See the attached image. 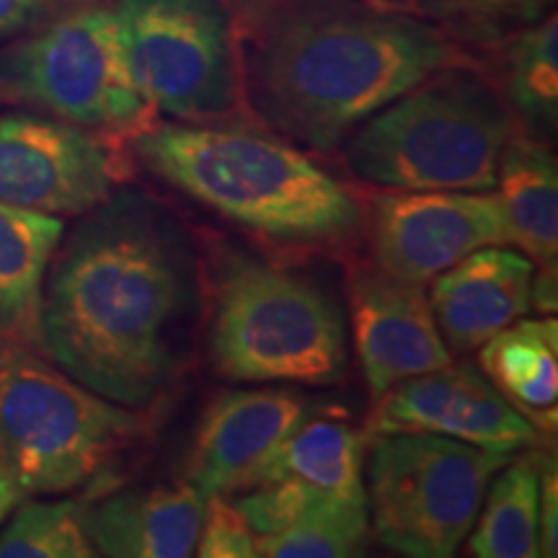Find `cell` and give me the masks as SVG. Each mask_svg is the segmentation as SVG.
I'll return each mask as SVG.
<instances>
[{
  "label": "cell",
  "instance_id": "obj_1",
  "mask_svg": "<svg viewBox=\"0 0 558 558\" xmlns=\"http://www.w3.org/2000/svg\"><path fill=\"white\" fill-rule=\"evenodd\" d=\"M199 313V256L184 222L150 194L111 192L60 239L39 347L81 386L143 411L184 369Z\"/></svg>",
  "mask_w": 558,
  "mask_h": 558
},
{
  "label": "cell",
  "instance_id": "obj_2",
  "mask_svg": "<svg viewBox=\"0 0 558 558\" xmlns=\"http://www.w3.org/2000/svg\"><path fill=\"white\" fill-rule=\"evenodd\" d=\"M243 117L329 153L369 114L476 52L399 0H246L233 9Z\"/></svg>",
  "mask_w": 558,
  "mask_h": 558
},
{
  "label": "cell",
  "instance_id": "obj_3",
  "mask_svg": "<svg viewBox=\"0 0 558 558\" xmlns=\"http://www.w3.org/2000/svg\"><path fill=\"white\" fill-rule=\"evenodd\" d=\"M132 150L173 190L279 246L344 248L365 233L349 186L251 120H153L132 135Z\"/></svg>",
  "mask_w": 558,
  "mask_h": 558
},
{
  "label": "cell",
  "instance_id": "obj_4",
  "mask_svg": "<svg viewBox=\"0 0 558 558\" xmlns=\"http://www.w3.org/2000/svg\"><path fill=\"white\" fill-rule=\"evenodd\" d=\"M522 128L484 65H450L369 114L339 145L347 171L383 190L494 192Z\"/></svg>",
  "mask_w": 558,
  "mask_h": 558
},
{
  "label": "cell",
  "instance_id": "obj_5",
  "mask_svg": "<svg viewBox=\"0 0 558 558\" xmlns=\"http://www.w3.org/2000/svg\"><path fill=\"white\" fill-rule=\"evenodd\" d=\"M148 418L73 380L37 344L0 339V465L21 497L101 492Z\"/></svg>",
  "mask_w": 558,
  "mask_h": 558
},
{
  "label": "cell",
  "instance_id": "obj_6",
  "mask_svg": "<svg viewBox=\"0 0 558 558\" xmlns=\"http://www.w3.org/2000/svg\"><path fill=\"white\" fill-rule=\"evenodd\" d=\"M347 313L308 275L235 262L215 290L209 354L239 383L337 386L349 375Z\"/></svg>",
  "mask_w": 558,
  "mask_h": 558
},
{
  "label": "cell",
  "instance_id": "obj_7",
  "mask_svg": "<svg viewBox=\"0 0 558 558\" xmlns=\"http://www.w3.org/2000/svg\"><path fill=\"white\" fill-rule=\"evenodd\" d=\"M5 41L0 104L120 135L156 120L130 78L109 0H73Z\"/></svg>",
  "mask_w": 558,
  "mask_h": 558
},
{
  "label": "cell",
  "instance_id": "obj_8",
  "mask_svg": "<svg viewBox=\"0 0 558 558\" xmlns=\"http://www.w3.org/2000/svg\"><path fill=\"white\" fill-rule=\"evenodd\" d=\"M367 512L375 538L409 558H450L469 538L488 481L512 452L432 432L365 437Z\"/></svg>",
  "mask_w": 558,
  "mask_h": 558
},
{
  "label": "cell",
  "instance_id": "obj_9",
  "mask_svg": "<svg viewBox=\"0 0 558 558\" xmlns=\"http://www.w3.org/2000/svg\"><path fill=\"white\" fill-rule=\"evenodd\" d=\"M124 62L153 114L222 122L243 114L235 16L226 0H111Z\"/></svg>",
  "mask_w": 558,
  "mask_h": 558
},
{
  "label": "cell",
  "instance_id": "obj_10",
  "mask_svg": "<svg viewBox=\"0 0 558 558\" xmlns=\"http://www.w3.org/2000/svg\"><path fill=\"white\" fill-rule=\"evenodd\" d=\"M109 143L94 130L54 117H0V202L78 218L120 184Z\"/></svg>",
  "mask_w": 558,
  "mask_h": 558
},
{
  "label": "cell",
  "instance_id": "obj_11",
  "mask_svg": "<svg viewBox=\"0 0 558 558\" xmlns=\"http://www.w3.org/2000/svg\"><path fill=\"white\" fill-rule=\"evenodd\" d=\"M365 233L378 267L418 284L432 282L471 251L509 246L494 192H386L373 199Z\"/></svg>",
  "mask_w": 558,
  "mask_h": 558
},
{
  "label": "cell",
  "instance_id": "obj_12",
  "mask_svg": "<svg viewBox=\"0 0 558 558\" xmlns=\"http://www.w3.org/2000/svg\"><path fill=\"white\" fill-rule=\"evenodd\" d=\"M386 432H432L501 452L546 442L520 411L505 401L473 362H456L396 383L375 399L365 437Z\"/></svg>",
  "mask_w": 558,
  "mask_h": 558
},
{
  "label": "cell",
  "instance_id": "obj_13",
  "mask_svg": "<svg viewBox=\"0 0 558 558\" xmlns=\"http://www.w3.org/2000/svg\"><path fill=\"white\" fill-rule=\"evenodd\" d=\"M347 303L373 401L396 383L456 360L437 329L424 284L390 275L375 262L357 264L347 275Z\"/></svg>",
  "mask_w": 558,
  "mask_h": 558
},
{
  "label": "cell",
  "instance_id": "obj_14",
  "mask_svg": "<svg viewBox=\"0 0 558 558\" xmlns=\"http://www.w3.org/2000/svg\"><path fill=\"white\" fill-rule=\"evenodd\" d=\"M308 416L311 403L295 390H226L202 416L186 478L205 497L246 492Z\"/></svg>",
  "mask_w": 558,
  "mask_h": 558
},
{
  "label": "cell",
  "instance_id": "obj_15",
  "mask_svg": "<svg viewBox=\"0 0 558 558\" xmlns=\"http://www.w3.org/2000/svg\"><path fill=\"white\" fill-rule=\"evenodd\" d=\"M535 264L520 248L484 246L432 279L429 308L452 354L473 352L530 313Z\"/></svg>",
  "mask_w": 558,
  "mask_h": 558
},
{
  "label": "cell",
  "instance_id": "obj_16",
  "mask_svg": "<svg viewBox=\"0 0 558 558\" xmlns=\"http://www.w3.org/2000/svg\"><path fill=\"white\" fill-rule=\"evenodd\" d=\"M205 501L207 497L194 484L122 488L88 501V535L96 556H194Z\"/></svg>",
  "mask_w": 558,
  "mask_h": 558
},
{
  "label": "cell",
  "instance_id": "obj_17",
  "mask_svg": "<svg viewBox=\"0 0 558 558\" xmlns=\"http://www.w3.org/2000/svg\"><path fill=\"white\" fill-rule=\"evenodd\" d=\"M478 369L543 437L558 422V324L518 318L478 347Z\"/></svg>",
  "mask_w": 558,
  "mask_h": 558
},
{
  "label": "cell",
  "instance_id": "obj_18",
  "mask_svg": "<svg viewBox=\"0 0 558 558\" xmlns=\"http://www.w3.org/2000/svg\"><path fill=\"white\" fill-rule=\"evenodd\" d=\"M494 194L505 213L509 246L520 248L535 267L558 264V169L546 140L522 130L509 140Z\"/></svg>",
  "mask_w": 558,
  "mask_h": 558
},
{
  "label": "cell",
  "instance_id": "obj_19",
  "mask_svg": "<svg viewBox=\"0 0 558 558\" xmlns=\"http://www.w3.org/2000/svg\"><path fill=\"white\" fill-rule=\"evenodd\" d=\"M62 233L58 215L0 202V339L39 347L41 290Z\"/></svg>",
  "mask_w": 558,
  "mask_h": 558
},
{
  "label": "cell",
  "instance_id": "obj_20",
  "mask_svg": "<svg viewBox=\"0 0 558 558\" xmlns=\"http://www.w3.org/2000/svg\"><path fill=\"white\" fill-rule=\"evenodd\" d=\"M484 70L522 132L554 137L558 122V19L556 11L478 54Z\"/></svg>",
  "mask_w": 558,
  "mask_h": 558
},
{
  "label": "cell",
  "instance_id": "obj_21",
  "mask_svg": "<svg viewBox=\"0 0 558 558\" xmlns=\"http://www.w3.org/2000/svg\"><path fill=\"white\" fill-rule=\"evenodd\" d=\"M362 450L365 432L360 435L344 422L308 416L284 439L256 484L271 478H295L326 497L367 501L362 484Z\"/></svg>",
  "mask_w": 558,
  "mask_h": 558
},
{
  "label": "cell",
  "instance_id": "obj_22",
  "mask_svg": "<svg viewBox=\"0 0 558 558\" xmlns=\"http://www.w3.org/2000/svg\"><path fill=\"white\" fill-rule=\"evenodd\" d=\"M543 452L535 448L509 456L488 481L484 505L469 533V556L535 558L538 556V476Z\"/></svg>",
  "mask_w": 558,
  "mask_h": 558
},
{
  "label": "cell",
  "instance_id": "obj_23",
  "mask_svg": "<svg viewBox=\"0 0 558 558\" xmlns=\"http://www.w3.org/2000/svg\"><path fill=\"white\" fill-rule=\"evenodd\" d=\"M88 499L21 501L0 530V558H90Z\"/></svg>",
  "mask_w": 558,
  "mask_h": 558
},
{
  "label": "cell",
  "instance_id": "obj_24",
  "mask_svg": "<svg viewBox=\"0 0 558 558\" xmlns=\"http://www.w3.org/2000/svg\"><path fill=\"white\" fill-rule=\"evenodd\" d=\"M411 9L481 54L554 13L556 0H411Z\"/></svg>",
  "mask_w": 558,
  "mask_h": 558
},
{
  "label": "cell",
  "instance_id": "obj_25",
  "mask_svg": "<svg viewBox=\"0 0 558 558\" xmlns=\"http://www.w3.org/2000/svg\"><path fill=\"white\" fill-rule=\"evenodd\" d=\"M367 501L324 497L284 533L256 538V556L344 558L362 554L367 538Z\"/></svg>",
  "mask_w": 558,
  "mask_h": 558
},
{
  "label": "cell",
  "instance_id": "obj_26",
  "mask_svg": "<svg viewBox=\"0 0 558 558\" xmlns=\"http://www.w3.org/2000/svg\"><path fill=\"white\" fill-rule=\"evenodd\" d=\"M324 497L295 478H271L246 488L235 507L256 538H271L303 520Z\"/></svg>",
  "mask_w": 558,
  "mask_h": 558
},
{
  "label": "cell",
  "instance_id": "obj_27",
  "mask_svg": "<svg viewBox=\"0 0 558 558\" xmlns=\"http://www.w3.org/2000/svg\"><path fill=\"white\" fill-rule=\"evenodd\" d=\"M199 558H254L256 556V535L243 520L235 501L228 494H209L205 501V518L197 550Z\"/></svg>",
  "mask_w": 558,
  "mask_h": 558
},
{
  "label": "cell",
  "instance_id": "obj_28",
  "mask_svg": "<svg viewBox=\"0 0 558 558\" xmlns=\"http://www.w3.org/2000/svg\"><path fill=\"white\" fill-rule=\"evenodd\" d=\"M538 556H558V469L556 458L546 452L538 476Z\"/></svg>",
  "mask_w": 558,
  "mask_h": 558
},
{
  "label": "cell",
  "instance_id": "obj_29",
  "mask_svg": "<svg viewBox=\"0 0 558 558\" xmlns=\"http://www.w3.org/2000/svg\"><path fill=\"white\" fill-rule=\"evenodd\" d=\"M60 0H0V41L19 37L58 11Z\"/></svg>",
  "mask_w": 558,
  "mask_h": 558
},
{
  "label": "cell",
  "instance_id": "obj_30",
  "mask_svg": "<svg viewBox=\"0 0 558 558\" xmlns=\"http://www.w3.org/2000/svg\"><path fill=\"white\" fill-rule=\"evenodd\" d=\"M530 308H535L543 316H554L558 308V275L556 264L538 267L533 271L530 282Z\"/></svg>",
  "mask_w": 558,
  "mask_h": 558
},
{
  "label": "cell",
  "instance_id": "obj_31",
  "mask_svg": "<svg viewBox=\"0 0 558 558\" xmlns=\"http://www.w3.org/2000/svg\"><path fill=\"white\" fill-rule=\"evenodd\" d=\"M24 497H21V492L16 486H13V481L9 478V473L3 471V465H0V525H3L5 518L16 509Z\"/></svg>",
  "mask_w": 558,
  "mask_h": 558
},
{
  "label": "cell",
  "instance_id": "obj_32",
  "mask_svg": "<svg viewBox=\"0 0 558 558\" xmlns=\"http://www.w3.org/2000/svg\"><path fill=\"white\" fill-rule=\"evenodd\" d=\"M226 3L230 5V9H239V5L246 3V0H226Z\"/></svg>",
  "mask_w": 558,
  "mask_h": 558
},
{
  "label": "cell",
  "instance_id": "obj_33",
  "mask_svg": "<svg viewBox=\"0 0 558 558\" xmlns=\"http://www.w3.org/2000/svg\"><path fill=\"white\" fill-rule=\"evenodd\" d=\"M399 3H407V5H411V0H399Z\"/></svg>",
  "mask_w": 558,
  "mask_h": 558
}]
</instances>
